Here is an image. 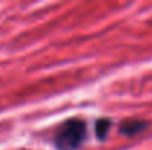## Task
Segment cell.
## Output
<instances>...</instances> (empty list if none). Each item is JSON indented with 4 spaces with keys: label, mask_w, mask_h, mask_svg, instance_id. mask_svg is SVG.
I'll list each match as a JSON object with an SVG mask.
<instances>
[{
    "label": "cell",
    "mask_w": 152,
    "mask_h": 150,
    "mask_svg": "<svg viewBox=\"0 0 152 150\" xmlns=\"http://www.w3.org/2000/svg\"><path fill=\"white\" fill-rule=\"evenodd\" d=\"M111 125H112V122H111V119H108V118H101V119L96 121V124H95V134H96V137H98L101 141H103V140L106 138Z\"/></svg>",
    "instance_id": "3957f363"
},
{
    "label": "cell",
    "mask_w": 152,
    "mask_h": 150,
    "mask_svg": "<svg viewBox=\"0 0 152 150\" xmlns=\"http://www.w3.org/2000/svg\"><path fill=\"white\" fill-rule=\"evenodd\" d=\"M148 127V122L143 119H137V118H129L124 119L120 124V133L126 137H134L140 133H143Z\"/></svg>",
    "instance_id": "7a4b0ae2"
},
{
    "label": "cell",
    "mask_w": 152,
    "mask_h": 150,
    "mask_svg": "<svg viewBox=\"0 0 152 150\" xmlns=\"http://www.w3.org/2000/svg\"><path fill=\"white\" fill-rule=\"evenodd\" d=\"M86 137V122L80 118H69L59 125L53 143L58 150H78Z\"/></svg>",
    "instance_id": "6da1fadb"
}]
</instances>
